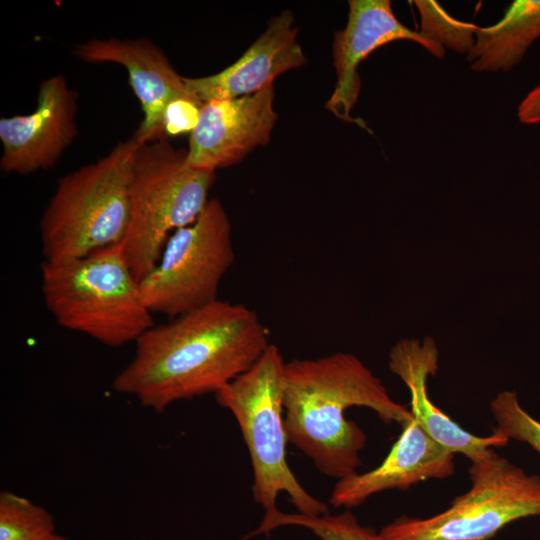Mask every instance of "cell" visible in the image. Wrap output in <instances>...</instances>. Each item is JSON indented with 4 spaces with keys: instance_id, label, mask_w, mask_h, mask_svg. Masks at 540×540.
<instances>
[{
    "instance_id": "6da1fadb",
    "label": "cell",
    "mask_w": 540,
    "mask_h": 540,
    "mask_svg": "<svg viewBox=\"0 0 540 540\" xmlns=\"http://www.w3.org/2000/svg\"><path fill=\"white\" fill-rule=\"evenodd\" d=\"M135 344L134 357L112 387L163 412L175 402L215 394L251 368L271 343L255 310L217 299L152 326Z\"/></svg>"
},
{
    "instance_id": "7a4b0ae2",
    "label": "cell",
    "mask_w": 540,
    "mask_h": 540,
    "mask_svg": "<svg viewBox=\"0 0 540 540\" xmlns=\"http://www.w3.org/2000/svg\"><path fill=\"white\" fill-rule=\"evenodd\" d=\"M283 407L288 441L337 480L357 472L367 440L358 424L345 418L347 409L369 408L385 424L401 427L413 419L381 379L348 352L286 362Z\"/></svg>"
},
{
    "instance_id": "3957f363",
    "label": "cell",
    "mask_w": 540,
    "mask_h": 540,
    "mask_svg": "<svg viewBox=\"0 0 540 540\" xmlns=\"http://www.w3.org/2000/svg\"><path fill=\"white\" fill-rule=\"evenodd\" d=\"M40 271L44 304L61 327L117 348L155 325L122 243L79 258L43 260Z\"/></svg>"
},
{
    "instance_id": "277c9868",
    "label": "cell",
    "mask_w": 540,
    "mask_h": 540,
    "mask_svg": "<svg viewBox=\"0 0 540 540\" xmlns=\"http://www.w3.org/2000/svg\"><path fill=\"white\" fill-rule=\"evenodd\" d=\"M138 144L133 137L119 142L105 156L58 180L40 219L44 260L79 258L122 243Z\"/></svg>"
},
{
    "instance_id": "5b68a950",
    "label": "cell",
    "mask_w": 540,
    "mask_h": 540,
    "mask_svg": "<svg viewBox=\"0 0 540 540\" xmlns=\"http://www.w3.org/2000/svg\"><path fill=\"white\" fill-rule=\"evenodd\" d=\"M214 180L215 172L188 164L187 149L176 148L168 140L138 144L122 246L139 283L158 263L169 237L200 215Z\"/></svg>"
},
{
    "instance_id": "8992f818",
    "label": "cell",
    "mask_w": 540,
    "mask_h": 540,
    "mask_svg": "<svg viewBox=\"0 0 540 540\" xmlns=\"http://www.w3.org/2000/svg\"><path fill=\"white\" fill-rule=\"evenodd\" d=\"M285 360L270 344L256 363L215 393L218 404L236 419L253 469V498L274 515L276 500L285 492L305 515L328 514V507L298 481L287 462L283 384Z\"/></svg>"
},
{
    "instance_id": "52a82bcc",
    "label": "cell",
    "mask_w": 540,
    "mask_h": 540,
    "mask_svg": "<svg viewBox=\"0 0 540 540\" xmlns=\"http://www.w3.org/2000/svg\"><path fill=\"white\" fill-rule=\"evenodd\" d=\"M471 486L431 517H399L376 540H489L516 520L540 515V477L490 449L471 461Z\"/></svg>"
},
{
    "instance_id": "ba28073f",
    "label": "cell",
    "mask_w": 540,
    "mask_h": 540,
    "mask_svg": "<svg viewBox=\"0 0 540 540\" xmlns=\"http://www.w3.org/2000/svg\"><path fill=\"white\" fill-rule=\"evenodd\" d=\"M235 261L232 225L222 203L209 199L197 219L168 239L152 271L139 283L152 313L170 319L218 299L221 281Z\"/></svg>"
},
{
    "instance_id": "9c48e42d",
    "label": "cell",
    "mask_w": 540,
    "mask_h": 540,
    "mask_svg": "<svg viewBox=\"0 0 540 540\" xmlns=\"http://www.w3.org/2000/svg\"><path fill=\"white\" fill-rule=\"evenodd\" d=\"M78 93L62 74L41 82L36 109L0 119L5 174H30L53 167L75 140Z\"/></svg>"
},
{
    "instance_id": "30bf717a",
    "label": "cell",
    "mask_w": 540,
    "mask_h": 540,
    "mask_svg": "<svg viewBox=\"0 0 540 540\" xmlns=\"http://www.w3.org/2000/svg\"><path fill=\"white\" fill-rule=\"evenodd\" d=\"M274 96L271 84L250 95L204 103L190 132L188 164L215 172L266 145L278 118Z\"/></svg>"
},
{
    "instance_id": "8fae6325",
    "label": "cell",
    "mask_w": 540,
    "mask_h": 540,
    "mask_svg": "<svg viewBox=\"0 0 540 540\" xmlns=\"http://www.w3.org/2000/svg\"><path fill=\"white\" fill-rule=\"evenodd\" d=\"M73 53L85 62L117 63L127 69L143 111V119L132 136L139 144L162 140L163 119L175 101L187 99L203 105L188 91L184 77L176 72L162 49L148 38H93L76 45Z\"/></svg>"
},
{
    "instance_id": "7c38bea8",
    "label": "cell",
    "mask_w": 540,
    "mask_h": 540,
    "mask_svg": "<svg viewBox=\"0 0 540 540\" xmlns=\"http://www.w3.org/2000/svg\"><path fill=\"white\" fill-rule=\"evenodd\" d=\"M348 20L343 30L334 34L332 44L336 85L325 108L334 116L369 131L366 123L351 115L361 80L359 64L377 48L397 40H410L433 55V48L418 31L403 25L394 15L389 0H350Z\"/></svg>"
},
{
    "instance_id": "4fadbf2b",
    "label": "cell",
    "mask_w": 540,
    "mask_h": 540,
    "mask_svg": "<svg viewBox=\"0 0 540 540\" xmlns=\"http://www.w3.org/2000/svg\"><path fill=\"white\" fill-rule=\"evenodd\" d=\"M294 22L289 10L271 18L266 30L233 64L213 75L184 77L188 91L202 104L238 98L262 90L282 73L304 65L307 58Z\"/></svg>"
},
{
    "instance_id": "5bb4252c",
    "label": "cell",
    "mask_w": 540,
    "mask_h": 540,
    "mask_svg": "<svg viewBox=\"0 0 540 540\" xmlns=\"http://www.w3.org/2000/svg\"><path fill=\"white\" fill-rule=\"evenodd\" d=\"M455 454L434 440L413 418L385 459L365 473H354L336 482L329 503L352 508L386 490H407L428 479H445L455 473Z\"/></svg>"
},
{
    "instance_id": "9a60e30c",
    "label": "cell",
    "mask_w": 540,
    "mask_h": 540,
    "mask_svg": "<svg viewBox=\"0 0 540 540\" xmlns=\"http://www.w3.org/2000/svg\"><path fill=\"white\" fill-rule=\"evenodd\" d=\"M389 369L410 392V412L419 425L438 443L470 461L484 456L493 447H505L509 439L491 433L476 436L460 427L428 396L427 380L438 369V349L433 339H404L389 352Z\"/></svg>"
},
{
    "instance_id": "2e32d148",
    "label": "cell",
    "mask_w": 540,
    "mask_h": 540,
    "mask_svg": "<svg viewBox=\"0 0 540 540\" xmlns=\"http://www.w3.org/2000/svg\"><path fill=\"white\" fill-rule=\"evenodd\" d=\"M540 37V0H516L494 25L479 27L467 54L477 72L509 71Z\"/></svg>"
},
{
    "instance_id": "e0dca14e",
    "label": "cell",
    "mask_w": 540,
    "mask_h": 540,
    "mask_svg": "<svg viewBox=\"0 0 540 540\" xmlns=\"http://www.w3.org/2000/svg\"><path fill=\"white\" fill-rule=\"evenodd\" d=\"M421 18L418 31L433 48V55L443 58L445 47L461 54H468L475 44L479 26L453 18L436 1L416 0Z\"/></svg>"
},
{
    "instance_id": "ac0fdd59",
    "label": "cell",
    "mask_w": 540,
    "mask_h": 540,
    "mask_svg": "<svg viewBox=\"0 0 540 540\" xmlns=\"http://www.w3.org/2000/svg\"><path fill=\"white\" fill-rule=\"evenodd\" d=\"M55 533L51 513L10 491L0 493V540H48Z\"/></svg>"
},
{
    "instance_id": "d6986e66",
    "label": "cell",
    "mask_w": 540,
    "mask_h": 540,
    "mask_svg": "<svg viewBox=\"0 0 540 540\" xmlns=\"http://www.w3.org/2000/svg\"><path fill=\"white\" fill-rule=\"evenodd\" d=\"M282 525H298L310 529L322 540H376L377 532L361 525L357 518L346 511L338 515L284 514L279 510L265 518L258 531H270Z\"/></svg>"
},
{
    "instance_id": "ffe728a7",
    "label": "cell",
    "mask_w": 540,
    "mask_h": 540,
    "mask_svg": "<svg viewBox=\"0 0 540 540\" xmlns=\"http://www.w3.org/2000/svg\"><path fill=\"white\" fill-rule=\"evenodd\" d=\"M490 409L496 421L493 433L527 443L540 454V422L521 407L516 392H500Z\"/></svg>"
},
{
    "instance_id": "44dd1931",
    "label": "cell",
    "mask_w": 540,
    "mask_h": 540,
    "mask_svg": "<svg viewBox=\"0 0 540 540\" xmlns=\"http://www.w3.org/2000/svg\"><path fill=\"white\" fill-rule=\"evenodd\" d=\"M517 116L523 124L531 125L540 122V83L521 101Z\"/></svg>"
},
{
    "instance_id": "7402d4cb",
    "label": "cell",
    "mask_w": 540,
    "mask_h": 540,
    "mask_svg": "<svg viewBox=\"0 0 540 540\" xmlns=\"http://www.w3.org/2000/svg\"><path fill=\"white\" fill-rule=\"evenodd\" d=\"M48 540H69L68 538L62 536V535H58V534H54L52 537H50Z\"/></svg>"
}]
</instances>
